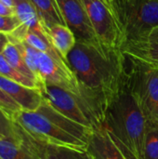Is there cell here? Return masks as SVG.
<instances>
[{"label":"cell","instance_id":"obj_1","mask_svg":"<svg viewBox=\"0 0 158 159\" xmlns=\"http://www.w3.org/2000/svg\"><path fill=\"white\" fill-rule=\"evenodd\" d=\"M66 61L80 89L98 101L106 110L123 81V51L102 43L76 41Z\"/></svg>","mask_w":158,"mask_h":159},{"label":"cell","instance_id":"obj_2","mask_svg":"<svg viewBox=\"0 0 158 159\" xmlns=\"http://www.w3.org/2000/svg\"><path fill=\"white\" fill-rule=\"evenodd\" d=\"M13 121L40 141L80 150H88L93 132L61 114L45 98L36 111H20Z\"/></svg>","mask_w":158,"mask_h":159},{"label":"cell","instance_id":"obj_3","mask_svg":"<svg viewBox=\"0 0 158 159\" xmlns=\"http://www.w3.org/2000/svg\"><path fill=\"white\" fill-rule=\"evenodd\" d=\"M147 117L123 81L107 106L103 126L137 157L142 159Z\"/></svg>","mask_w":158,"mask_h":159},{"label":"cell","instance_id":"obj_4","mask_svg":"<svg viewBox=\"0 0 158 159\" xmlns=\"http://www.w3.org/2000/svg\"><path fill=\"white\" fill-rule=\"evenodd\" d=\"M40 90L57 111L71 120L91 130L103 125L105 108L81 89L74 91L58 86L43 85Z\"/></svg>","mask_w":158,"mask_h":159},{"label":"cell","instance_id":"obj_5","mask_svg":"<svg viewBox=\"0 0 158 159\" xmlns=\"http://www.w3.org/2000/svg\"><path fill=\"white\" fill-rule=\"evenodd\" d=\"M125 55L124 82L147 119L158 120V68Z\"/></svg>","mask_w":158,"mask_h":159},{"label":"cell","instance_id":"obj_6","mask_svg":"<svg viewBox=\"0 0 158 159\" xmlns=\"http://www.w3.org/2000/svg\"><path fill=\"white\" fill-rule=\"evenodd\" d=\"M115 12L123 29L124 44L158 27V0H117Z\"/></svg>","mask_w":158,"mask_h":159},{"label":"cell","instance_id":"obj_7","mask_svg":"<svg viewBox=\"0 0 158 159\" xmlns=\"http://www.w3.org/2000/svg\"><path fill=\"white\" fill-rule=\"evenodd\" d=\"M82 2L98 40L107 47L121 49L125 36L114 9L103 0H82Z\"/></svg>","mask_w":158,"mask_h":159},{"label":"cell","instance_id":"obj_8","mask_svg":"<svg viewBox=\"0 0 158 159\" xmlns=\"http://www.w3.org/2000/svg\"><path fill=\"white\" fill-rule=\"evenodd\" d=\"M66 26L74 33L77 42L101 43L92 28L82 0H56Z\"/></svg>","mask_w":158,"mask_h":159},{"label":"cell","instance_id":"obj_9","mask_svg":"<svg viewBox=\"0 0 158 159\" xmlns=\"http://www.w3.org/2000/svg\"><path fill=\"white\" fill-rule=\"evenodd\" d=\"M20 145L29 152L34 159H95L88 150H80L47 143L33 137L20 126Z\"/></svg>","mask_w":158,"mask_h":159},{"label":"cell","instance_id":"obj_10","mask_svg":"<svg viewBox=\"0 0 158 159\" xmlns=\"http://www.w3.org/2000/svg\"><path fill=\"white\" fill-rule=\"evenodd\" d=\"M88 150L95 159H139L103 125L93 130Z\"/></svg>","mask_w":158,"mask_h":159},{"label":"cell","instance_id":"obj_11","mask_svg":"<svg viewBox=\"0 0 158 159\" xmlns=\"http://www.w3.org/2000/svg\"><path fill=\"white\" fill-rule=\"evenodd\" d=\"M121 50L126 55L158 68V27L139 39L126 42Z\"/></svg>","mask_w":158,"mask_h":159},{"label":"cell","instance_id":"obj_12","mask_svg":"<svg viewBox=\"0 0 158 159\" xmlns=\"http://www.w3.org/2000/svg\"><path fill=\"white\" fill-rule=\"evenodd\" d=\"M0 88L20 105L21 111H36L44 100V96L39 89L23 86L1 75Z\"/></svg>","mask_w":158,"mask_h":159},{"label":"cell","instance_id":"obj_13","mask_svg":"<svg viewBox=\"0 0 158 159\" xmlns=\"http://www.w3.org/2000/svg\"><path fill=\"white\" fill-rule=\"evenodd\" d=\"M46 33L54 48L66 61L68 54L76 43V38L74 33L66 25L62 24H56L46 30Z\"/></svg>","mask_w":158,"mask_h":159},{"label":"cell","instance_id":"obj_14","mask_svg":"<svg viewBox=\"0 0 158 159\" xmlns=\"http://www.w3.org/2000/svg\"><path fill=\"white\" fill-rule=\"evenodd\" d=\"M13 8L23 27L27 30L47 34L31 0H13Z\"/></svg>","mask_w":158,"mask_h":159},{"label":"cell","instance_id":"obj_15","mask_svg":"<svg viewBox=\"0 0 158 159\" xmlns=\"http://www.w3.org/2000/svg\"><path fill=\"white\" fill-rule=\"evenodd\" d=\"M45 30L56 24L66 25L56 0H31Z\"/></svg>","mask_w":158,"mask_h":159},{"label":"cell","instance_id":"obj_16","mask_svg":"<svg viewBox=\"0 0 158 159\" xmlns=\"http://www.w3.org/2000/svg\"><path fill=\"white\" fill-rule=\"evenodd\" d=\"M3 56L5 57V59L7 60V61L14 68L16 69L18 72H20L21 75H25L28 78H31L34 81H36L39 85L40 83L38 82V80L36 79L35 75L33 74V72L29 69V67L27 66L23 56L20 52V50L19 49V48L12 42H9L6 48H4L3 52H2ZM41 87V85H40ZM41 89V88H40Z\"/></svg>","mask_w":158,"mask_h":159},{"label":"cell","instance_id":"obj_17","mask_svg":"<svg viewBox=\"0 0 158 159\" xmlns=\"http://www.w3.org/2000/svg\"><path fill=\"white\" fill-rule=\"evenodd\" d=\"M142 159H158V120L147 119Z\"/></svg>","mask_w":158,"mask_h":159},{"label":"cell","instance_id":"obj_18","mask_svg":"<svg viewBox=\"0 0 158 159\" xmlns=\"http://www.w3.org/2000/svg\"><path fill=\"white\" fill-rule=\"evenodd\" d=\"M0 75L7 78L11 81L17 82L19 84H21L23 86L29 87V88H34V89H40V85L31 79L26 77L25 75H21L20 72H18L16 69H14L5 59L3 54H0Z\"/></svg>","mask_w":158,"mask_h":159},{"label":"cell","instance_id":"obj_19","mask_svg":"<svg viewBox=\"0 0 158 159\" xmlns=\"http://www.w3.org/2000/svg\"><path fill=\"white\" fill-rule=\"evenodd\" d=\"M0 159H34L22 146L0 138Z\"/></svg>","mask_w":158,"mask_h":159},{"label":"cell","instance_id":"obj_20","mask_svg":"<svg viewBox=\"0 0 158 159\" xmlns=\"http://www.w3.org/2000/svg\"><path fill=\"white\" fill-rule=\"evenodd\" d=\"M0 136L3 139L18 144L20 143V126L10 119L2 110H0Z\"/></svg>","mask_w":158,"mask_h":159},{"label":"cell","instance_id":"obj_21","mask_svg":"<svg viewBox=\"0 0 158 159\" xmlns=\"http://www.w3.org/2000/svg\"><path fill=\"white\" fill-rule=\"evenodd\" d=\"M0 110H2L10 119L21 111L20 105L0 88Z\"/></svg>","mask_w":158,"mask_h":159},{"label":"cell","instance_id":"obj_22","mask_svg":"<svg viewBox=\"0 0 158 159\" xmlns=\"http://www.w3.org/2000/svg\"><path fill=\"white\" fill-rule=\"evenodd\" d=\"M21 26L20 20L16 15L4 16L0 15V33L10 34Z\"/></svg>","mask_w":158,"mask_h":159},{"label":"cell","instance_id":"obj_23","mask_svg":"<svg viewBox=\"0 0 158 159\" xmlns=\"http://www.w3.org/2000/svg\"><path fill=\"white\" fill-rule=\"evenodd\" d=\"M0 15L4 16H13L15 15V11L13 7H9L4 3L0 1Z\"/></svg>","mask_w":158,"mask_h":159},{"label":"cell","instance_id":"obj_24","mask_svg":"<svg viewBox=\"0 0 158 159\" xmlns=\"http://www.w3.org/2000/svg\"><path fill=\"white\" fill-rule=\"evenodd\" d=\"M8 43H9V39H8L7 34L0 33V54H2L4 48Z\"/></svg>","mask_w":158,"mask_h":159},{"label":"cell","instance_id":"obj_25","mask_svg":"<svg viewBox=\"0 0 158 159\" xmlns=\"http://www.w3.org/2000/svg\"><path fill=\"white\" fill-rule=\"evenodd\" d=\"M106 4H108L113 9H114V11H115V3H116V1L117 0H103Z\"/></svg>","mask_w":158,"mask_h":159},{"label":"cell","instance_id":"obj_26","mask_svg":"<svg viewBox=\"0 0 158 159\" xmlns=\"http://www.w3.org/2000/svg\"><path fill=\"white\" fill-rule=\"evenodd\" d=\"M2 3L7 5L9 7H13V0H0Z\"/></svg>","mask_w":158,"mask_h":159},{"label":"cell","instance_id":"obj_27","mask_svg":"<svg viewBox=\"0 0 158 159\" xmlns=\"http://www.w3.org/2000/svg\"><path fill=\"white\" fill-rule=\"evenodd\" d=\"M0 138H1V139H3V138H2V137H1V136H0Z\"/></svg>","mask_w":158,"mask_h":159}]
</instances>
